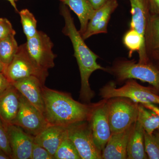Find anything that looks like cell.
Returning a JSON list of instances; mask_svg holds the SVG:
<instances>
[{"mask_svg":"<svg viewBox=\"0 0 159 159\" xmlns=\"http://www.w3.org/2000/svg\"><path fill=\"white\" fill-rule=\"evenodd\" d=\"M137 121L147 133L153 134L159 129V116L141 103H139Z\"/></svg>","mask_w":159,"mask_h":159,"instance_id":"obj_21","label":"cell"},{"mask_svg":"<svg viewBox=\"0 0 159 159\" xmlns=\"http://www.w3.org/2000/svg\"><path fill=\"white\" fill-rule=\"evenodd\" d=\"M150 13L159 15V0H147Z\"/></svg>","mask_w":159,"mask_h":159,"instance_id":"obj_31","label":"cell"},{"mask_svg":"<svg viewBox=\"0 0 159 159\" xmlns=\"http://www.w3.org/2000/svg\"><path fill=\"white\" fill-rule=\"evenodd\" d=\"M3 73L11 83L26 77H35L45 84L48 76V71L39 68L32 61L26 50L25 43L19 47Z\"/></svg>","mask_w":159,"mask_h":159,"instance_id":"obj_6","label":"cell"},{"mask_svg":"<svg viewBox=\"0 0 159 159\" xmlns=\"http://www.w3.org/2000/svg\"><path fill=\"white\" fill-rule=\"evenodd\" d=\"M64 5L70 7L79 19L80 29L79 31L82 34L85 31L89 21L93 15L95 9L88 0H60Z\"/></svg>","mask_w":159,"mask_h":159,"instance_id":"obj_18","label":"cell"},{"mask_svg":"<svg viewBox=\"0 0 159 159\" xmlns=\"http://www.w3.org/2000/svg\"><path fill=\"white\" fill-rule=\"evenodd\" d=\"M67 134V127L49 125L34 137V142L47 149L54 157L57 148Z\"/></svg>","mask_w":159,"mask_h":159,"instance_id":"obj_15","label":"cell"},{"mask_svg":"<svg viewBox=\"0 0 159 159\" xmlns=\"http://www.w3.org/2000/svg\"><path fill=\"white\" fill-rule=\"evenodd\" d=\"M144 134V129L137 120L127 145V159H148L145 151Z\"/></svg>","mask_w":159,"mask_h":159,"instance_id":"obj_17","label":"cell"},{"mask_svg":"<svg viewBox=\"0 0 159 159\" xmlns=\"http://www.w3.org/2000/svg\"><path fill=\"white\" fill-rule=\"evenodd\" d=\"M4 70H5V66L3 64L1 59H0V72H4Z\"/></svg>","mask_w":159,"mask_h":159,"instance_id":"obj_36","label":"cell"},{"mask_svg":"<svg viewBox=\"0 0 159 159\" xmlns=\"http://www.w3.org/2000/svg\"><path fill=\"white\" fill-rule=\"evenodd\" d=\"M12 124L21 127L33 137L49 125L42 113L21 94L19 109Z\"/></svg>","mask_w":159,"mask_h":159,"instance_id":"obj_9","label":"cell"},{"mask_svg":"<svg viewBox=\"0 0 159 159\" xmlns=\"http://www.w3.org/2000/svg\"><path fill=\"white\" fill-rule=\"evenodd\" d=\"M147 54L159 49V15L151 13L145 34Z\"/></svg>","mask_w":159,"mask_h":159,"instance_id":"obj_20","label":"cell"},{"mask_svg":"<svg viewBox=\"0 0 159 159\" xmlns=\"http://www.w3.org/2000/svg\"><path fill=\"white\" fill-rule=\"evenodd\" d=\"M0 148L11 159V151L5 126L0 120Z\"/></svg>","mask_w":159,"mask_h":159,"instance_id":"obj_26","label":"cell"},{"mask_svg":"<svg viewBox=\"0 0 159 159\" xmlns=\"http://www.w3.org/2000/svg\"><path fill=\"white\" fill-rule=\"evenodd\" d=\"M67 130L81 159H102V152L94 142L88 121L71 124L67 127Z\"/></svg>","mask_w":159,"mask_h":159,"instance_id":"obj_7","label":"cell"},{"mask_svg":"<svg viewBox=\"0 0 159 159\" xmlns=\"http://www.w3.org/2000/svg\"><path fill=\"white\" fill-rule=\"evenodd\" d=\"M94 142L102 152L111 135L106 99L97 102L89 120Z\"/></svg>","mask_w":159,"mask_h":159,"instance_id":"obj_10","label":"cell"},{"mask_svg":"<svg viewBox=\"0 0 159 159\" xmlns=\"http://www.w3.org/2000/svg\"><path fill=\"white\" fill-rule=\"evenodd\" d=\"M7 77L2 72H0V93L6 89L11 85Z\"/></svg>","mask_w":159,"mask_h":159,"instance_id":"obj_30","label":"cell"},{"mask_svg":"<svg viewBox=\"0 0 159 159\" xmlns=\"http://www.w3.org/2000/svg\"><path fill=\"white\" fill-rule=\"evenodd\" d=\"M129 1L132 16L130 29L135 30L139 33L145 47V32L150 15L148 2L147 0H129Z\"/></svg>","mask_w":159,"mask_h":159,"instance_id":"obj_16","label":"cell"},{"mask_svg":"<svg viewBox=\"0 0 159 159\" xmlns=\"http://www.w3.org/2000/svg\"><path fill=\"white\" fill-rule=\"evenodd\" d=\"M11 84L43 115L44 102L43 98V88L44 84L37 77H29L20 80Z\"/></svg>","mask_w":159,"mask_h":159,"instance_id":"obj_12","label":"cell"},{"mask_svg":"<svg viewBox=\"0 0 159 159\" xmlns=\"http://www.w3.org/2000/svg\"><path fill=\"white\" fill-rule=\"evenodd\" d=\"M142 104V103H141ZM142 105L145 107L146 108L154 112L157 115L159 116V108L157 107L155 105V104L153 103H145V104H142Z\"/></svg>","mask_w":159,"mask_h":159,"instance_id":"obj_33","label":"cell"},{"mask_svg":"<svg viewBox=\"0 0 159 159\" xmlns=\"http://www.w3.org/2000/svg\"><path fill=\"white\" fill-rule=\"evenodd\" d=\"M8 134L11 159H31L34 137L13 124L4 125Z\"/></svg>","mask_w":159,"mask_h":159,"instance_id":"obj_11","label":"cell"},{"mask_svg":"<svg viewBox=\"0 0 159 159\" xmlns=\"http://www.w3.org/2000/svg\"><path fill=\"white\" fill-rule=\"evenodd\" d=\"M106 103L112 134L123 131L136 122L139 103L124 97L106 99Z\"/></svg>","mask_w":159,"mask_h":159,"instance_id":"obj_5","label":"cell"},{"mask_svg":"<svg viewBox=\"0 0 159 159\" xmlns=\"http://www.w3.org/2000/svg\"><path fill=\"white\" fill-rule=\"evenodd\" d=\"M20 97L11 84L0 93V120L4 125L13 123L19 109Z\"/></svg>","mask_w":159,"mask_h":159,"instance_id":"obj_14","label":"cell"},{"mask_svg":"<svg viewBox=\"0 0 159 159\" xmlns=\"http://www.w3.org/2000/svg\"><path fill=\"white\" fill-rule=\"evenodd\" d=\"M15 31L11 23L6 18H0V40L6 38L11 35H15Z\"/></svg>","mask_w":159,"mask_h":159,"instance_id":"obj_28","label":"cell"},{"mask_svg":"<svg viewBox=\"0 0 159 159\" xmlns=\"http://www.w3.org/2000/svg\"><path fill=\"white\" fill-rule=\"evenodd\" d=\"M95 10L99 9L111 0H88Z\"/></svg>","mask_w":159,"mask_h":159,"instance_id":"obj_32","label":"cell"},{"mask_svg":"<svg viewBox=\"0 0 159 159\" xmlns=\"http://www.w3.org/2000/svg\"><path fill=\"white\" fill-rule=\"evenodd\" d=\"M44 102V116L49 125H69L89 121L97 103H82L74 100L70 94L43 88Z\"/></svg>","mask_w":159,"mask_h":159,"instance_id":"obj_1","label":"cell"},{"mask_svg":"<svg viewBox=\"0 0 159 159\" xmlns=\"http://www.w3.org/2000/svg\"><path fill=\"white\" fill-rule=\"evenodd\" d=\"M14 36L15 35H11L0 40V59L5 69L13 59L18 49Z\"/></svg>","mask_w":159,"mask_h":159,"instance_id":"obj_22","label":"cell"},{"mask_svg":"<svg viewBox=\"0 0 159 159\" xmlns=\"http://www.w3.org/2000/svg\"><path fill=\"white\" fill-rule=\"evenodd\" d=\"M118 6L117 0H111L99 9L95 10L93 15L89 21L87 29L81 34L84 39H88L93 36V32L99 23L110 20L111 15L117 9Z\"/></svg>","mask_w":159,"mask_h":159,"instance_id":"obj_19","label":"cell"},{"mask_svg":"<svg viewBox=\"0 0 159 159\" xmlns=\"http://www.w3.org/2000/svg\"><path fill=\"white\" fill-rule=\"evenodd\" d=\"M153 87L143 86L133 79L128 80L125 84L117 88L115 83L110 82L102 87L99 95L102 99L115 97L128 98L138 103H153L159 105V95Z\"/></svg>","mask_w":159,"mask_h":159,"instance_id":"obj_4","label":"cell"},{"mask_svg":"<svg viewBox=\"0 0 159 159\" xmlns=\"http://www.w3.org/2000/svg\"><path fill=\"white\" fill-rule=\"evenodd\" d=\"M135 122L123 131L111 134L102 151V159H127V145Z\"/></svg>","mask_w":159,"mask_h":159,"instance_id":"obj_13","label":"cell"},{"mask_svg":"<svg viewBox=\"0 0 159 159\" xmlns=\"http://www.w3.org/2000/svg\"><path fill=\"white\" fill-rule=\"evenodd\" d=\"M7 1H9V2L10 3V4H11L12 7H13V8H14V9H15L16 11H18L17 7H16V2L17 0H7Z\"/></svg>","mask_w":159,"mask_h":159,"instance_id":"obj_35","label":"cell"},{"mask_svg":"<svg viewBox=\"0 0 159 159\" xmlns=\"http://www.w3.org/2000/svg\"><path fill=\"white\" fill-rule=\"evenodd\" d=\"M144 145L148 159H159V139L154 134H149L145 131Z\"/></svg>","mask_w":159,"mask_h":159,"instance_id":"obj_25","label":"cell"},{"mask_svg":"<svg viewBox=\"0 0 159 159\" xmlns=\"http://www.w3.org/2000/svg\"><path fill=\"white\" fill-rule=\"evenodd\" d=\"M10 158V157L4 151L0 148V159H9Z\"/></svg>","mask_w":159,"mask_h":159,"instance_id":"obj_34","label":"cell"},{"mask_svg":"<svg viewBox=\"0 0 159 159\" xmlns=\"http://www.w3.org/2000/svg\"><path fill=\"white\" fill-rule=\"evenodd\" d=\"M26 50L34 63L41 69L48 71L54 67L56 55L53 53V43L45 33L38 31L34 37L27 39Z\"/></svg>","mask_w":159,"mask_h":159,"instance_id":"obj_8","label":"cell"},{"mask_svg":"<svg viewBox=\"0 0 159 159\" xmlns=\"http://www.w3.org/2000/svg\"><path fill=\"white\" fill-rule=\"evenodd\" d=\"M54 157L56 159H81L74 143L68 136V134L57 148Z\"/></svg>","mask_w":159,"mask_h":159,"instance_id":"obj_23","label":"cell"},{"mask_svg":"<svg viewBox=\"0 0 159 159\" xmlns=\"http://www.w3.org/2000/svg\"><path fill=\"white\" fill-rule=\"evenodd\" d=\"M61 14L65 23L63 33L70 39L74 50V56L79 66L81 79L80 98L83 102L90 103L94 93L90 86V77L94 71L97 70L106 72L107 68L103 67L97 62L99 56L86 44L84 40L76 29L70 10L64 4L61 9Z\"/></svg>","mask_w":159,"mask_h":159,"instance_id":"obj_2","label":"cell"},{"mask_svg":"<svg viewBox=\"0 0 159 159\" xmlns=\"http://www.w3.org/2000/svg\"></svg>","mask_w":159,"mask_h":159,"instance_id":"obj_38","label":"cell"},{"mask_svg":"<svg viewBox=\"0 0 159 159\" xmlns=\"http://www.w3.org/2000/svg\"><path fill=\"white\" fill-rule=\"evenodd\" d=\"M148 55L149 61L159 69V49L150 51Z\"/></svg>","mask_w":159,"mask_h":159,"instance_id":"obj_29","label":"cell"},{"mask_svg":"<svg viewBox=\"0 0 159 159\" xmlns=\"http://www.w3.org/2000/svg\"><path fill=\"white\" fill-rule=\"evenodd\" d=\"M153 133L156 135L159 139V129H157V131L156 130Z\"/></svg>","mask_w":159,"mask_h":159,"instance_id":"obj_37","label":"cell"},{"mask_svg":"<svg viewBox=\"0 0 159 159\" xmlns=\"http://www.w3.org/2000/svg\"><path fill=\"white\" fill-rule=\"evenodd\" d=\"M52 155L47 149L34 142L31 159H54Z\"/></svg>","mask_w":159,"mask_h":159,"instance_id":"obj_27","label":"cell"},{"mask_svg":"<svg viewBox=\"0 0 159 159\" xmlns=\"http://www.w3.org/2000/svg\"><path fill=\"white\" fill-rule=\"evenodd\" d=\"M23 31L27 39L34 37L37 34V20L34 15L27 9L19 12Z\"/></svg>","mask_w":159,"mask_h":159,"instance_id":"obj_24","label":"cell"},{"mask_svg":"<svg viewBox=\"0 0 159 159\" xmlns=\"http://www.w3.org/2000/svg\"><path fill=\"white\" fill-rule=\"evenodd\" d=\"M106 72L113 75L120 82L137 79L148 83L159 93V69L150 61L142 64L136 63L134 59H118L112 66L107 68Z\"/></svg>","mask_w":159,"mask_h":159,"instance_id":"obj_3","label":"cell"}]
</instances>
